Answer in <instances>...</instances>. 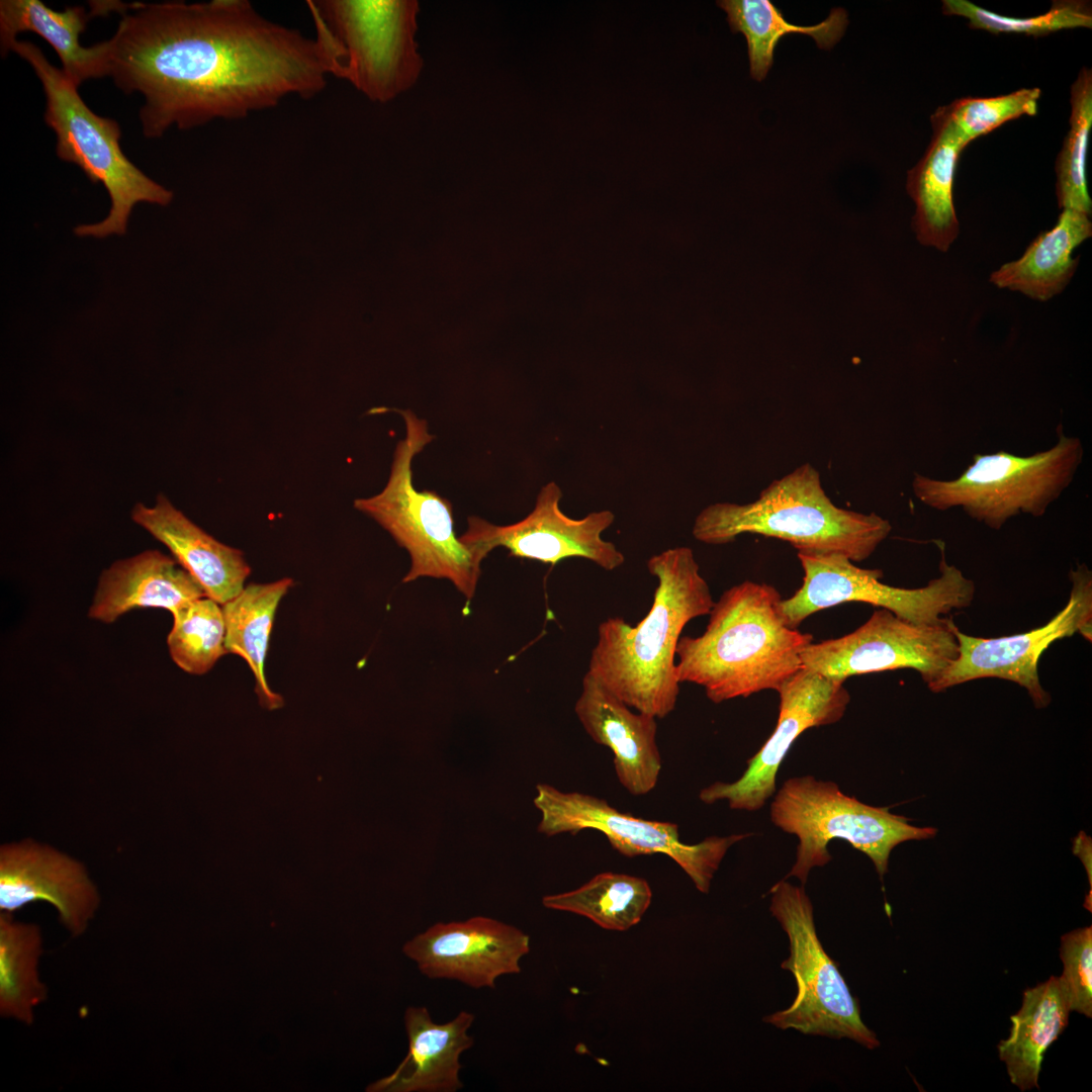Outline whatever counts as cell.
Wrapping results in <instances>:
<instances>
[{
    "label": "cell",
    "mask_w": 1092,
    "mask_h": 1092,
    "mask_svg": "<svg viewBox=\"0 0 1092 1092\" xmlns=\"http://www.w3.org/2000/svg\"><path fill=\"white\" fill-rule=\"evenodd\" d=\"M108 76L141 93L143 134L241 119L294 95L310 98L329 71L314 38L261 15L248 0L122 3Z\"/></svg>",
    "instance_id": "cell-1"
},
{
    "label": "cell",
    "mask_w": 1092,
    "mask_h": 1092,
    "mask_svg": "<svg viewBox=\"0 0 1092 1092\" xmlns=\"http://www.w3.org/2000/svg\"><path fill=\"white\" fill-rule=\"evenodd\" d=\"M647 569L657 579L648 614L636 626L620 617L603 621L586 673L630 708L662 719L679 694L680 634L690 621L709 615L715 601L689 547L651 556Z\"/></svg>",
    "instance_id": "cell-2"
},
{
    "label": "cell",
    "mask_w": 1092,
    "mask_h": 1092,
    "mask_svg": "<svg viewBox=\"0 0 1092 1092\" xmlns=\"http://www.w3.org/2000/svg\"><path fill=\"white\" fill-rule=\"evenodd\" d=\"M782 599L764 582L745 580L726 589L714 603L704 633L680 636L679 682L702 687L715 704L777 692L803 668L801 651L813 641L810 633L786 624Z\"/></svg>",
    "instance_id": "cell-3"
},
{
    "label": "cell",
    "mask_w": 1092,
    "mask_h": 1092,
    "mask_svg": "<svg viewBox=\"0 0 1092 1092\" xmlns=\"http://www.w3.org/2000/svg\"><path fill=\"white\" fill-rule=\"evenodd\" d=\"M892 530L890 522L835 506L819 472L803 464L766 486L754 502L716 503L696 517L693 536L721 545L742 534L789 542L798 553L841 554L853 562L869 558Z\"/></svg>",
    "instance_id": "cell-4"
},
{
    "label": "cell",
    "mask_w": 1092,
    "mask_h": 1092,
    "mask_svg": "<svg viewBox=\"0 0 1092 1092\" xmlns=\"http://www.w3.org/2000/svg\"><path fill=\"white\" fill-rule=\"evenodd\" d=\"M11 51L25 60L39 79L44 96V122L57 135L59 159L76 164L93 183H101L110 198L107 216L99 222L80 224L77 236L102 239L124 235L135 204L168 205L173 192L152 180L123 154L121 130L116 120L94 113L81 98L78 87L62 69L52 65L40 48L28 40H14Z\"/></svg>",
    "instance_id": "cell-5"
},
{
    "label": "cell",
    "mask_w": 1092,
    "mask_h": 1092,
    "mask_svg": "<svg viewBox=\"0 0 1092 1092\" xmlns=\"http://www.w3.org/2000/svg\"><path fill=\"white\" fill-rule=\"evenodd\" d=\"M315 41L329 75L370 100L387 102L411 88L423 61L415 41V0H308Z\"/></svg>",
    "instance_id": "cell-6"
},
{
    "label": "cell",
    "mask_w": 1092,
    "mask_h": 1092,
    "mask_svg": "<svg viewBox=\"0 0 1092 1092\" xmlns=\"http://www.w3.org/2000/svg\"><path fill=\"white\" fill-rule=\"evenodd\" d=\"M396 412L405 424V437L393 453L384 488L354 508L376 521L411 558L403 582L421 577L450 580L467 601L476 590L480 564L454 531L451 503L432 490H418L413 483L412 463L434 436L428 424L410 410Z\"/></svg>",
    "instance_id": "cell-7"
},
{
    "label": "cell",
    "mask_w": 1092,
    "mask_h": 1092,
    "mask_svg": "<svg viewBox=\"0 0 1092 1092\" xmlns=\"http://www.w3.org/2000/svg\"><path fill=\"white\" fill-rule=\"evenodd\" d=\"M1083 456L1081 439L1061 429L1050 449L1029 456L1005 451L977 454L953 479L915 474L912 489L933 510L960 508L973 520L999 530L1019 514L1043 516L1072 483Z\"/></svg>",
    "instance_id": "cell-8"
},
{
    "label": "cell",
    "mask_w": 1092,
    "mask_h": 1092,
    "mask_svg": "<svg viewBox=\"0 0 1092 1092\" xmlns=\"http://www.w3.org/2000/svg\"><path fill=\"white\" fill-rule=\"evenodd\" d=\"M770 821L799 839L796 861L785 879L807 882L810 871L831 860L828 844L843 839L868 855L882 879L888 871L891 851L907 840L935 836L933 827L911 825L909 819L874 807L840 791L830 781L813 776L794 777L784 782L769 811Z\"/></svg>",
    "instance_id": "cell-9"
},
{
    "label": "cell",
    "mask_w": 1092,
    "mask_h": 1092,
    "mask_svg": "<svg viewBox=\"0 0 1092 1092\" xmlns=\"http://www.w3.org/2000/svg\"><path fill=\"white\" fill-rule=\"evenodd\" d=\"M769 893V911L790 943V956L781 967L793 974L797 994L788 1008L765 1016L763 1021L781 1029L846 1037L870 1050L878 1048L877 1035L861 1020L856 999L818 938L813 905L804 886L784 879Z\"/></svg>",
    "instance_id": "cell-10"
},
{
    "label": "cell",
    "mask_w": 1092,
    "mask_h": 1092,
    "mask_svg": "<svg viewBox=\"0 0 1092 1092\" xmlns=\"http://www.w3.org/2000/svg\"><path fill=\"white\" fill-rule=\"evenodd\" d=\"M940 552L939 576L919 588L886 584L880 580L882 570L860 568L841 554L798 553L803 582L792 597L782 599L781 615L789 627L797 628L819 611L859 602L886 609L914 624H942L953 610L971 606L976 586L957 566L946 562L942 548Z\"/></svg>",
    "instance_id": "cell-11"
},
{
    "label": "cell",
    "mask_w": 1092,
    "mask_h": 1092,
    "mask_svg": "<svg viewBox=\"0 0 1092 1092\" xmlns=\"http://www.w3.org/2000/svg\"><path fill=\"white\" fill-rule=\"evenodd\" d=\"M534 805L541 812L538 831L553 836L581 830L600 831L619 853L634 857L661 853L673 859L704 894L728 849L751 833L708 836L695 844L679 839L678 825L622 812L606 800L577 792L564 793L538 784Z\"/></svg>",
    "instance_id": "cell-12"
},
{
    "label": "cell",
    "mask_w": 1092,
    "mask_h": 1092,
    "mask_svg": "<svg viewBox=\"0 0 1092 1092\" xmlns=\"http://www.w3.org/2000/svg\"><path fill=\"white\" fill-rule=\"evenodd\" d=\"M952 625L949 618L942 624H914L879 609L842 637L811 642L801 660L803 667L843 682L853 675L912 668L931 690L958 656Z\"/></svg>",
    "instance_id": "cell-13"
},
{
    "label": "cell",
    "mask_w": 1092,
    "mask_h": 1092,
    "mask_svg": "<svg viewBox=\"0 0 1092 1092\" xmlns=\"http://www.w3.org/2000/svg\"><path fill=\"white\" fill-rule=\"evenodd\" d=\"M1071 590L1067 605L1048 623L1027 632L996 638H982L963 633L954 625L958 656L940 679L934 693L985 677L1010 680L1024 688L1036 708L1051 702L1038 675L1039 659L1052 643L1080 633L1092 638V573L1079 564L1069 574Z\"/></svg>",
    "instance_id": "cell-14"
},
{
    "label": "cell",
    "mask_w": 1092,
    "mask_h": 1092,
    "mask_svg": "<svg viewBox=\"0 0 1092 1092\" xmlns=\"http://www.w3.org/2000/svg\"><path fill=\"white\" fill-rule=\"evenodd\" d=\"M561 497L560 487L548 482L541 488L533 511L523 520L498 526L472 516L459 538L479 562L502 546L511 556L552 565L578 557L605 570L620 567L625 562L624 554L614 543L602 538V533L614 523L615 515L602 510L582 519H572L560 510Z\"/></svg>",
    "instance_id": "cell-15"
},
{
    "label": "cell",
    "mask_w": 1092,
    "mask_h": 1092,
    "mask_svg": "<svg viewBox=\"0 0 1092 1092\" xmlns=\"http://www.w3.org/2000/svg\"><path fill=\"white\" fill-rule=\"evenodd\" d=\"M843 684L801 668L777 691L780 706L776 728L748 759L742 776L731 783L716 782L703 788L699 799L705 804L726 801L733 810L761 809L775 795L777 774L797 738L812 727L830 725L843 717L850 702Z\"/></svg>",
    "instance_id": "cell-16"
},
{
    "label": "cell",
    "mask_w": 1092,
    "mask_h": 1092,
    "mask_svg": "<svg viewBox=\"0 0 1092 1092\" xmlns=\"http://www.w3.org/2000/svg\"><path fill=\"white\" fill-rule=\"evenodd\" d=\"M530 937L516 926L484 916L438 922L415 935L402 952L430 979L471 988H494L500 976L519 974Z\"/></svg>",
    "instance_id": "cell-17"
},
{
    "label": "cell",
    "mask_w": 1092,
    "mask_h": 1092,
    "mask_svg": "<svg viewBox=\"0 0 1092 1092\" xmlns=\"http://www.w3.org/2000/svg\"><path fill=\"white\" fill-rule=\"evenodd\" d=\"M44 901L73 937L94 919L100 895L83 863L49 846L25 840L0 848V911L14 913Z\"/></svg>",
    "instance_id": "cell-18"
},
{
    "label": "cell",
    "mask_w": 1092,
    "mask_h": 1092,
    "mask_svg": "<svg viewBox=\"0 0 1092 1092\" xmlns=\"http://www.w3.org/2000/svg\"><path fill=\"white\" fill-rule=\"evenodd\" d=\"M574 712L589 737L611 749L617 779L629 794L644 796L656 787L662 766L657 718L633 712L588 673Z\"/></svg>",
    "instance_id": "cell-19"
},
{
    "label": "cell",
    "mask_w": 1092,
    "mask_h": 1092,
    "mask_svg": "<svg viewBox=\"0 0 1092 1092\" xmlns=\"http://www.w3.org/2000/svg\"><path fill=\"white\" fill-rule=\"evenodd\" d=\"M131 518L170 550L207 598L223 605L244 589L251 568L243 552L207 534L164 494H159L152 507L136 504Z\"/></svg>",
    "instance_id": "cell-20"
},
{
    "label": "cell",
    "mask_w": 1092,
    "mask_h": 1092,
    "mask_svg": "<svg viewBox=\"0 0 1092 1092\" xmlns=\"http://www.w3.org/2000/svg\"><path fill=\"white\" fill-rule=\"evenodd\" d=\"M474 1014L459 1012L446 1023L432 1020L424 1006H410L404 1012L408 1051L396 1069L367 1086L368 1092H455L460 1080V1056L469 1050L468 1033Z\"/></svg>",
    "instance_id": "cell-21"
},
{
    "label": "cell",
    "mask_w": 1092,
    "mask_h": 1092,
    "mask_svg": "<svg viewBox=\"0 0 1092 1092\" xmlns=\"http://www.w3.org/2000/svg\"><path fill=\"white\" fill-rule=\"evenodd\" d=\"M206 594L179 562L158 550H146L114 562L100 575L89 617L113 623L134 609L159 608L172 614Z\"/></svg>",
    "instance_id": "cell-22"
},
{
    "label": "cell",
    "mask_w": 1092,
    "mask_h": 1092,
    "mask_svg": "<svg viewBox=\"0 0 1092 1092\" xmlns=\"http://www.w3.org/2000/svg\"><path fill=\"white\" fill-rule=\"evenodd\" d=\"M56 11L39 0L0 1V49L4 57L11 51L16 36L31 31L41 36L57 53L62 70L79 87L84 81L108 76L107 40L85 48L80 34L90 18L106 14L102 1Z\"/></svg>",
    "instance_id": "cell-23"
},
{
    "label": "cell",
    "mask_w": 1092,
    "mask_h": 1092,
    "mask_svg": "<svg viewBox=\"0 0 1092 1092\" xmlns=\"http://www.w3.org/2000/svg\"><path fill=\"white\" fill-rule=\"evenodd\" d=\"M932 139L923 157L908 171L906 189L915 202L912 229L917 241L946 252L960 233L953 204V179L966 146L937 113L931 115Z\"/></svg>",
    "instance_id": "cell-24"
},
{
    "label": "cell",
    "mask_w": 1092,
    "mask_h": 1092,
    "mask_svg": "<svg viewBox=\"0 0 1092 1092\" xmlns=\"http://www.w3.org/2000/svg\"><path fill=\"white\" fill-rule=\"evenodd\" d=\"M1089 217L1063 209L1055 226L1039 234L1019 259L991 274V283L1040 301L1061 293L1078 266L1079 258H1072L1073 251L1092 236Z\"/></svg>",
    "instance_id": "cell-25"
},
{
    "label": "cell",
    "mask_w": 1092,
    "mask_h": 1092,
    "mask_svg": "<svg viewBox=\"0 0 1092 1092\" xmlns=\"http://www.w3.org/2000/svg\"><path fill=\"white\" fill-rule=\"evenodd\" d=\"M1071 1009L1060 977L1023 992L1020 1009L1010 1017V1035L998 1043L1013 1085L1021 1091L1038 1088L1043 1055L1069 1022Z\"/></svg>",
    "instance_id": "cell-26"
},
{
    "label": "cell",
    "mask_w": 1092,
    "mask_h": 1092,
    "mask_svg": "<svg viewBox=\"0 0 1092 1092\" xmlns=\"http://www.w3.org/2000/svg\"><path fill=\"white\" fill-rule=\"evenodd\" d=\"M292 585L293 580L288 577L268 583H250L221 605L225 649L248 663L255 678L259 703L269 711L284 705L283 697L273 692L267 682L265 662L276 610Z\"/></svg>",
    "instance_id": "cell-27"
},
{
    "label": "cell",
    "mask_w": 1092,
    "mask_h": 1092,
    "mask_svg": "<svg viewBox=\"0 0 1092 1092\" xmlns=\"http://www.w3.org/2000/svg\"><path fill=\"white\" fill-rule=\"evenodd\" d=\"M717 5L726 12L730 29L745 36L750 76L756 81L765 79L774 64L775 49L785 35L807 34L818 48L829 50L839 41L848 24L847 12L840 7L833 8L817 24L799 25L789 22L768 0H722Z\"/></svg>",
    "instance_id": "cell-28"
},
{
    "label": "cell",
    "mask_w": 1092,
    "mask_h": 1092,
    "mask_svg": "<svg viewBox=\"0 0 1092 1092\" xmlns=\"http://www.w3.org/2000/svg\"><path fill=\"white\" fill-rule=\"evenodd\" d=\"M43 938L35 923L17 921L13 913H0V1015L26 1025L48 998L40 980Z\"/></svg>",
    "instance_id": "cell-29"
},
{
    "label": "cell",
    "mask_w": 1092,
    "mask_h": 1092,
    "mask_svg": "<svg viewBox=\"0 0 1092 1092\" xmlns=\"http://www.w3.org/2000/svg\"><path fill=\"white\" fill-rule=\"evenodd\" d=\"M651 900L643 878L606 872L573 891L544 896L542 904L586 917L604 929L624 931L640 922Z\"/></svg>",
    "instance_id": "cell-30"
},
{
    "label": "cell",
    "mask_w": 1092,
    "mask_h": 1092,
    "mask_svg": "<svg viewBox=\"0 0 1092 1092\" xmlns=\"http://www.w3.org/2000/svg\"><path fill=\"white\" fill-rule=\"evenodd\" d=\"M1070 128L1056 161L1059 207L1091 215L1086 160L1092 127V71L1083 68L1071 86Z\"/></svg>",
    "instance_id": "cell-31"
},
{
    "label": "cell",
    "mask_w": 1092,
    "mask_h": 1092,
    "mask_svg": "<svg viewBox=\"0 0 1092 1092\" xmlns=\"http://www.w3.org/2000/svg\"><path fill=\"white\" fill-rule=\"evenodd\" d=\"M167 637L172 660L191 674L208 672L229 653L224 646L225 624L222 609L204 597L186 603L173 614Z\"/></svg>",
    "instance_id": "cell-32"
},
{
    "label": "cell",
    "mask_w": 1092,
    "mask_h": 1092,
    "mask_svg": "<svg viewBox=\"0 0 1092 1092\" xmlns=\"http://www.w3.org/2000/svg\"><path fill=\"white\" fill-rule=\"evenodd\" d=\"M942 13L969 20V25L992 33H1020L1034 37L1063 29L1092 27L1090 2L1080 0L1054 1L1049 11L1030 17L1005 16L980 7L968 0H943Z\"/></svg>",
    "instance_id": "cell-33"
},
{
    "label": "cell",
    "mask_w": 1092,
    "mask_h": 1092,
    "mask_svg": "<svg viewBox=\"0 0 1092 1092\" xmlns=\"http://www.w3.org/2000/svg\"><path fill=\"white\" fill-rule=\"evenodd\" d=\"M1040 95V89L1034 87L995 97H966L937 108L935 113L967 147L1009 120L1036 114Z\"/></svg>",
    "instance_id": "cell-34"
},
{
    "label": "cell",
    "mask_w": 1092,
    "mask_h": 1092,
    "mask_svg": "<svg viewBox=\"0 0 1092 1092\" xmlns=\"http://www.w3.org/2000/svg\"><path fill=\"white\" fill-rule=\"evenodd\" d=\"M1060 979L1068 996L1071 1011L1092 1016V927L1075 929L1061 937Z\"/></svg>",
    "instance_id": "cell-35"
},
{
    "label": "cell",
    "mask_w": 1092,
    "mask_h": 1092,
    "mask_svg": "<svg viewBox=\"0 0 1092 1092\" xmlns=\"http://www.w3.org/2000/svg\"><path fill=\"white\" fill-rule=\"evenodd\" d=\"M1075 844L1074 852L1079 855L1087 870L1091 892V845H1088L1087 842L1083 845V833L1078 836V841Z\"/></svg>",
    "instance_id": "cell-36"
}]
</instances>
